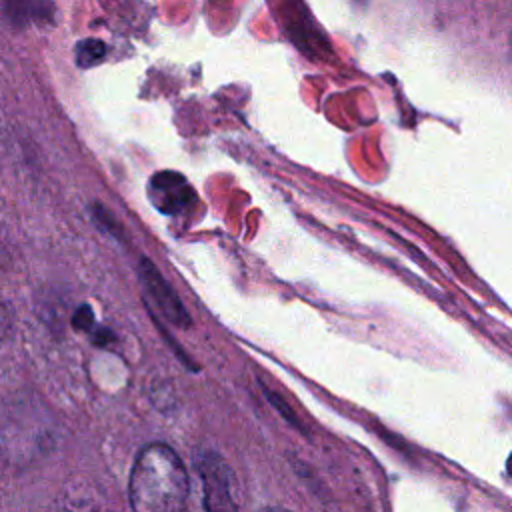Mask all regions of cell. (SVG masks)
Listing matches in <instances>:
<instances>
[{
  "label": "cell",
  "instance_id": "cell-3",
  "mask_svg": "<svg viewBox=\"0 0 512 512\" xmlns=\"http://www.w3.org/2000/svg\"><path fill=\"white\" fill-rule=\"evenodd\" d=\"M138 274H140L144 290L148 292L152 302L158 306L162 316L180 328H188L190 316H188L184 304L180 302L178 294L172 290V286L166 282V278L158 272V268L148 258L140 260Z\"/></svg>",
  "mask_w": 512,
  "mask_h": 512
},
{
  "label": "cell",
  "instance_id": "cell-10",
  "mask_svg": "<svg viewBox=\"0 0 512 512\" xmlns=\"http://www.w3.org/2000/svg\"><path fill=\"white\" fill-rule=\"evenodd\" d=\"M114 338V334L110 332V330H106V328H98L96 332H94V344H98V346H104V344H108L110 340Z\"/></svg>",
  "mask_w": 512,
  "mask_h": 512
},
{
  "label": "cell",
  "instance_id": "cell-2",
  "mask_svg": "<svg viewBox=\"0 0 512 512\" xmlns=\"http://www.w3.org/2000/svg\"><path fill=\"white\" fill-rule=\"evenodd\" d=\"M198 472L202 478L206 512H238L234 478L226 460L214 452H208L200 458Z\"/></svg>",
  "mask_w": 512,
  "mask_h": 512
},
{
  "label": "cell",
  "instance_id": "cell-7",
  "mask_svg": "<svg viewBox=\"0 0 512 512\" xmlns=\"http://www.w3.org/2000/svg\"><path fill=\"white\" fill-rule=\"evenodd\" d=\"M92 216H94V222H98L100 228L108 230L112 236L122 240V226L116 222V218L102 204H98V202L92 204Z\"/></svg>",
  "mask_w": 512,
  "mask_h": 512
},
{
  "label": "cell",
  "instance_id": "cell-11",
  "mask_svg": "<svg viewBox=\"0 0 512 512\" xmlns=\"http://www.w3.org/2000/svg\"><path fill=\"white\" fill-rule=\"evenodd\" d=\"M260 512H290L286 508H280V506H270V508H262Z\"/></svg>",
  "mask_w": 512,
  "mask_h": 512
},
{
  "label": "cell",
  "instance_id": "cell-6",
  "mask_svg": "<svg viewBox=\"0 0 512 512\" xmlns=\"http://www.w3.org/2000/svg\"><path fill=\"white\" fill-rule=\"evenodd\" d=\"M106 56V44L98 38H86L76 44V64L80 68H90L102 62Z\"/></svg>",
  "mask_w": 512,
  "mask_h": 512
},
{
  "label": "cell",
  "instance_id": "cell-12",
  "mask_svg": "<svg viewBox=\"0 0 512 512\" xmlns=\"http://www.w3.org/2000/svg\"><path fill=\"white\" fill-rule=\"evenodd\" d=\"M354 2H358V4H364V2H368V0H354Z\"/></svg>",
  "mask_w": 512,
  "mask_h": 512
},
{
  "label": "cell",
  "instance_id": "cell-4",
  "mask_svg": "<svg viewBox=\"0 0 512 512\" xmlns=\"http://www.w3.org/2000/svg\"><path fill=\"white\" fill-rule=\"evenodd\" d=\"M148 194L152 204L160 212L170 216L186 210L196 198L194 188L188 184V180L172 170L156 172L148 182Z\"/></svg>",
  "mask_w": 512,
  "mask_h": 512
},
{
  "label": "cell",
  "instance_id": "cell-5",
  "mask_svg": "<svg viewBox=\"0 0 512 512\" xmlns=\"http://www.w3.org/2000/svg\"><path fill=\"white\" fill-rule=\"evenodd\" d=\"M4 18L10 26L22 28L30 22H46L52 18V4L44 0H0Z\"/></svg>",
  "mask_w": 512,
  "mask_h": 512
},
{
  "label": "cell",
  "instance_id": "cell-1",
  "mask_svg": "<svg viewBox=\"0 0 512 512\" xmlns=\"http://www.w3.org/2000/svg\"><path fill=\"white\" fill-rule=\"evenodd\" d=\"M128 498L134 512H182L188 472L180 456L162 442L146 444L130 470Z\"/></svg>",
  "mask_w": 512,
  "mask_h": 512
},
{
  "label": "cell",
  "instance_id": "cell-9",
  "mask_svg": "<svg viewBox=\"0 0 512 512\" xmlns=\"http://www.w3.org/2000/svg\"><path fill=\"white\" fill-rule=\"evenodd\" d=\"M14 328V314L6 302H0V342L10 336Z\"/></svg>",
  "mask_w": 512,
  "mask_h": 512
},
{
  "label": "cell",
  "instance_id": "cell-8",
  "mask_svg": "<svg viewBox=\"0 0 512 512\" xmlns=\"http://www.w3.org/2000/svg\"><path fill=\"white\" fill-rule=\"evenodd\" d=\"M72 326L80 332H90L94 328V312L88 304H82L76 308V312L72 316Z\"/></svg>",
  "mask_w": 512,
  "mask_h": 512
}]
</instances>
